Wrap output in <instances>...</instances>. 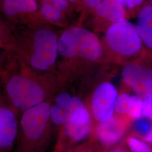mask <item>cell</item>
<instances>
[{
  "instance_id": "obj_8",
  "label": "cell",
  "mask_w": 152,
  "mask_h": 152,
  "mask_svg": "<svg viewBox=\"0 0 152 152\" xmlns=\"http://www.w3.org/2000/svg\"><path fill=\"white\" fill-rule=\"evenodd\" d=\"M133 121L115 114L107 122L98 125L90 137L94 139L100 148L116 145L130 133Z\"/></svg>"
},
{
  "instance_id": "obj_12",
  "label": "cell",
  "mask_w": 152,
  "mask_h": 152,
  "mask_svg": "<svg viewBox=\"0 0 152 152\" xmlns=\"http://www.w3.org/2000/svg\"><path fill=\"white\" fill-rule=\"evenodd\" d=\"M142 104L143 98L121 90L116 100L114 113L134 121L142 117Z\"/></svg>"
},
{
  "instance_id": "obj_20",
  "label": "cell",
  "mask_w": 152,
  "mask_h": 152,
  "mask_svg": "<svg viewBox=\"0 0 152 152\" xmlns=\"http://www.w3.org/2000/svg\"><path fill=\"white\" fill-rule=\"evenodd\" d=\"M97 152H130L127 147H126V144L124 140L120 143L114 145L112 147L105 148H100L98 149Z\"/></svg>"
},
{
  "instance_id": "obj_3",
  "label": "cell",
  "mask_w": 152,
  "mask_h": 152,
  "mask_svg": "<svg viewBox=\"0 0 152 152\" xmlns=\"http://www.w3.org/2000/svg\"><path fill=\"white\" fill-rule=\"evenodd\" d=\"M5 47L11 62L40 72L58 73V37L49 29L14 37Z\"/></svg>"
},
{
  "instance_id": "obj_21",
  "label": "cell",
  "mask_w": 152,
  "mask_h": 152,
  "mask_svg": "<svg viewBox=\"0 0 152 152\" xmlns=\"http://www.w3.org/2000/svg\"><path fill=\"white\" fill-rule=\"evenodd\" d=\"M42 1L54 6L62 12L65 11L69 5L67 0H42Z\"/></svg>"
},
{
  "instance_id": "obj_19",
  "label": "cell",
  "mask_w": 152,
  "mask_h": 152,
  "mask_svg": "<svg viewBox=\"0 0 152 152\" xmlns=\"http://www.w3.org/2000/svg\"><path fill=\"white\" fill-rule=\"evenodd\" d=\"M142 117L152 122V93L148 94L143 98Z\"/></svg>"
},
{
  "instance_id": "obj_11",
  "label": "cell",
  "mask_w": 152,
  "mask_h": 152,
  "mask_svg": "<svg viewBox=\"0 0 152 152\" xmlns=\"http://www.w3.org/2000/svg\"><path fill=\"white\" fill-rule=\"evenodd\" d=\"M94 11L99 29L104 32L110 26L128 18L127 12L122 0H102Z\"/></svg>"
},
{
  "instance_id": "obj_2",
  "label": "cell",
  "mask_w": 152,
  "mask_h": 152,
  "mask_svg": "<svg viewBox=\"0 0 152 152\" xmlns=\"http://www.w3.org/2000/svg\"><path fill=\"white\" fill-rule=\"evenodd\" d=\"M3 94L20 114L51 100L63 82L58 73L40 72L8 61L1 69Z\"/></svg>"
},
{
  "instance_id": "obj_7",
  "label": "cell",
  "mask_w": 152,
  "mask_h": 152,
  "mask_svg": "<svg viewBox=\"0 0 152 152\" xmlns=\"http://www.w3.org/2000/svg\"><path fill=\"white\" fill-rule=\"evenodd\" d=\"M121 67V90L133 92L142 98L152 93V55L147 53Z\"/></svg>"
},
{
  "instance_id": "obj_6",
  "label": "cell",
  "mask_w": 152,
  "mask_h": 152,
  "mask_svg": "<svg viewBox=\"0 0 152 152\" xmlns=\"http://www.w3.org/2000/svg\"><path fill=\"white\" fill-rule=\"evenodd\" d=\"M111 78L98 82L83 99L90 115L91 135L98 125L107 122L114 114L118 91L110 81Z\"/></svg>"
},
{
  "instance_id": "obj_1",
  "label": "cell",
  "mask_w": 152,
  "mask_h": 152,
  "mask_svg": "<svg viewBox=\"0 0 152 152\" xmlns=\"http://www.w3.org/2000/svg\"><path fill=\"white\" fill-rule=\"evenodd\" d=\"M58 58L56 68L62 81L80 93L95 81L104 65L110 64L102 41L81 27L68 28L60 34Z\"/></svg>"
},
{
  "instance_id": "obj_27",
  "label": "cell",
  "mask_w": 152,
  "mask_h": 152,
  "mask_svg": "<svg viewBox=\"0 0 152 152\" xmlns=\"http://www.w3.org/2000/svg\"><path fill=\"white\" fill-rule=\"evenodd\" d=\"M151 146H152V144H151Z\"/></svg>"
},
{
  "instance_id": "obj_13",
  "label": "cell",
  "mask_w": 152,
  "mask_h": 152,
  "mask_svg": "<svg viewBox=\"0 0 152 152\" xmlns=\"http://www.w3.org/2000/svg\"><path fill=\"white\" fill-rule=\"evenodd\" d=\"M136 28L144 46L152 55V7L146 3L136 16Z\"/></svg>"
},
{
  "instance_id": "obj_4",
  "label": "cell",
  "mask_w": 152,
  "mask_h": 152,
  "mask_svg": "<svg viewBox=\"0 0 152 152\" xmlns=\"http://www.w3.org/2000/svg\"><path fill=\"white\" fill-rule=\"evenodd\" d=\"M51 100L20 114L14 152H46L56 131L50 118Z\"/></svg>"
},
{
  "instance_id": "obj_14",
  "label": "cell",
  "mask_w": 152,
  "mask_h": 152,
  "mask_svg": "<svg viewBox=\"0 0 152 152\" xmlns=\"http://www.w3.org/2000/svg\"><path fill=\"white\" fill-rule=\"evenodd\" d=\"M2 9L6 16L16 19L37 13L38 5L36 0H2Z\"/></svg>"
},
{
  "instance_id": "obj_22",
  "label": "cell",
  "mask_w": 152,
  "mask_h": 152,
  "mask_svg": "<svg viewBox=\"0 0 152 152\" xmlns=\"http://www.w3.org/2000/svg\"><path fill=\"white\" fill-rule=\"evenodd\" d=\"M85 4V5L87 9L93 10L95 8V7L102 1V0H83Z\"/></svg>"
},
{
  "instance_id": "obj_23",
  "label": "cell",
  "mask_w": 152,
  "mask_h": 152,
  "mask_svg": "<svg viewBox=\"0 0 152 152\" xmlns=\"http://www.w3.org/2000/svg\"><path fill=\"white\" fill-rule=\"evenodd\" d=\"M142 139L148 143H149L150 144H152V129H151V130L149 131V132L148 134V135L145 136L144 137H143Z\"/></svg>"
},
{
  "instance_id": "obj_16",
  "label": "cell",
  "mask_w": 152,
  "mask_h": 152,
  "mask_svg": "<svg viewBox=\"0 0 152 152\" xmlns=\"http://www.w3.org/2000/svg\"><path fill=\"white\" fill-rule=\"evenodd\" d=\"M39 12L42 16L48 22L53 23H60L63 18L62 11L54 6L47 3L42 2L39 8Z\"/></svg>"
},
{
  "instance_id": "obj_24",
  "label": "cell",
  "mask_w": 152,
  "mask_h": 152,
  "mask_svg": "<svg viewBox=\"0 0 152 152\" xmlns=\"http://www.w3.org/2000/svg\"><path fill=\"white\" fill-rule=\"evenodd\" d=\"M147 3L152 7V0H147Z\"/></svg>"
},
{
  "instance_id": "obj_25",
  "label": "cell",
  "mask_w": 152,
  "mask_h": 152,
  "mask_svg": "<svg viewBox=\"0 0 152 152\" xmlns=\"http://www.w3.org/2000/svg\"><path fill=\"white\" fill-rule=\"evenodd\" d=\"M67 1L69 2H74L76 1V0H67Z\"/></svg>"
},
{
  "instance_id": "obj_17",
  "label": "cell",
  "mask_w": 152,
  "mask_h": 152,
  "mask_svg": "<svg viewBox=\"0 0 152 152\" xmlns=\"http://www.w3.org/2000/svg\"><path fill=\"white\" fill-rule=\"evenodd\" d=\"M99 148L97 141L92 137H90L87 141L82 142L66 152H97Z\"/></svg>"
},
{
  "instance_id": "obj_10",
  "label": "cell",
  "mask_w": 152,
  "mask_h": 152,
  "mask_svg": "<svg viewBox=\"0 0 152 152\" xmlns=\"http://www.w3.org/2000/svg\"><path fill=\"white\" fill-rule=\"evenodd\" d=\"M57 131L54 151L66 152L90 139L92 133V124L91 121L83 125L68 122L60 127Z\"/></svg>"
},
{
  "instance_id": "obj_26",
  "label": "cell",
  "mask_w": 152,
  "mask_h": 152,
  "mask_svg": "<svg viewBox=\"0 0 152 152\" xmlns=\"http://www.w3.org/2000/svg\"><path fill=\"white\" fill-rule=\"evenodd\" d=\"M55 152L54 151H52V152Z\"/></svg>"
},
{
  "instance_id": "obj_15",
  "label": "cell",
  "mask_w": 152,
  "mask_h": 152,
  "mask_svg": "<svg viewBox=\"0 0 152 152\" xmlns=\"http://www.w3.org/2000/svg\"><path fill=\"white\" fill-rule=\"evenodd\" d=\"M124 141L130 152H152L150 144L132 133L130 132Z\"/></svg>"
},
{
  "instance_id": "obj_5",
  "label": "cell",
  "mask_w": 152,
  "mask_h": 152,
  "mask_svg": "<svg viewBox=\"0 0 152 152\" xmlns=\"http://www.w3.org/2000/svg\"><path fill=\"white\" fill-rule=\"evenodd\" d=\"M101 41L109 62L117 66L137 60L147 53L136 25L128 19L110 26Z\"/></svg>"
},
{
  "instance_id": "obj_18",
  "label": "cell",
  "mask_w": 152,
  "mask_h": 152,
  "mask_svg": "<svg viewBox=\"0 0 152 152\" xmlns=\"http://www.w3.org/2000/svg\"><path fill=\"white\" fill-rule=\"evenodd\" d=\"M129 15L136 16L141 7L147 3V0H122Z\"/></svg>"
},
{
  "instance_id": "obj_9",
  "label": "cell",
  "mask_w": 152,
  "mask_h": 152,
  "mask_svg": "<svg viewBox=\"0 0 152 152\" xmlns=\"http://www.w3.org/2000/svg\"><path fill=\"white\" fill-rule=\"evenodd\" d=\"M20 114L6 100H0V152H11L16 145Z\"/></svg>"
}]
</instances>
